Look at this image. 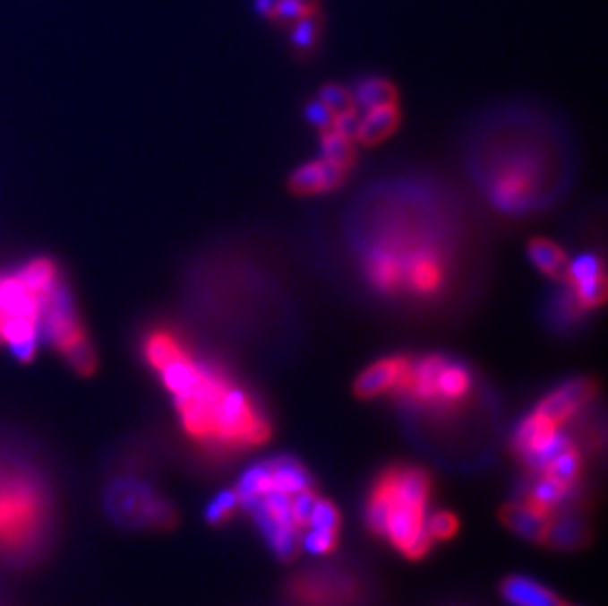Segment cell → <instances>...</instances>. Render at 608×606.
Here are the masks:
<instances>
[{"mask_svg":"<svg viewBox=\"0 0 608 606\" xmlns=\"http://www.w3.org/2000/svg\"><path fill=\"white\" fill-rule=\"evenodd\" d=\"M569 286L573 288V298L577 301V307H583V309L596 307V306H603L606 299L604 272H599V274H593L589 278L571 281Z\"/></svg>","mask_w":608,"mask_h":606,"instance_id":"22","label":"cell"},{"mask_svg":"<svg viewBox=\"0 0 608 606\" xmlns=\"http://www.w3.org/2000/svg\"><path fill=\"white\" fill-rule=\"evenodd\" d=\"M335 545H337V532H329V530L312 528L302 538V548L305 550V553H312V555H325L329 551H333Z\"/></svg>","mask_w":608,"mask_h":606,"instance_id":"30","label":"cell"},{"mask_svg":"<svg viewBox=\"0 0 608 606\" xmlns=\"http://www.w3.org/2000/svg\"><path fill=\"white\" fill-rule=\"evenodd\" d=\"M238 506V497H236V490H221L217 494V497L207 504L205 508V520L209 524H221L225 522L231 514L235 512V508Z\"/></svg>","mask_w":608,"mask_h":606,"instance_id":"28","label":"cell"},{"mask_svg":"<svg viewBox=\"0 0 608 606\" xmlns=\"http://www.w3.org/2000/svg\"><path fill=\"white\" fill-rule=\"evenodd\" d=\"M407 368H410V359L392 357L378 360L368 367L355 382V392L361 398H374L378 394L396 390L404 380Z\"/></svg>","mask_w":608,"mask_h":606,"instance_id":"4","label":"cell"},{"mask_svg":"<svg viewBox=\"0 0 608 606\" xmlns=\"http://www.w3.org/2000/svg\"><path fill=\"white\" fill-rule=\"evenodd\" d=\"M390 508H392V497L381 487V484H376V489L366 506L368 528L378 535H384L386 522H388V516H390Z\"/></svg>","mask_w":608,"mask_h":606,"instance_id":"24","label":"cell"},{"mask_svg":"<svg viewBox=\"0 0 608 606\" xmlns=\"http://www.w3.org/2000/svg\"><path fill=\"white\" fill-rule=\"evenodd\" d=\"M381 487L390 494L392 500L407 504V506L425 510L430 502L432 480L420 469H396L384 474L382 480L378 482Z\"/></svg>","mask_w":608,"mask_h":606,"instance_id":"3","label":"cell"},{"mask_svg":"<svg viewBox=\"0 0 608 606\" xmlns=\"http://www.w3.org/2000/svg\"><path fill=\"white\" fill-rule=\"evenodd\" d=\"M280 3H282V0H256V8H258V13H261L264 18L274 20Z\"/></svg>","mask_w":608,"mask_h":606,"instance_id":"35","label":"cell"},{"mask_svg":"<svg viewBox=\"0 0 608 606\" xmlns=\"http://www.w3.org/2000/svg\"><path fill=\"white\" fill-rule=\"evenodd\" d=\"M579 472H581V459H579V453L575 451V447L561 453L560 457H557L545 471V474H550V477H553L557 482L565 484V487H575V480L577 477H579Z\"/></svg>","mask_w":608,"mask_h":606,"instance_id":"25","label":"cell"},{"mask_svg":"<svg viewBox=\"0 0 608 606\" xmlns=\"http://www.w3.org/2000/svg\"><path fill=\"white\" fill-rule=\"evenodd\" d=\"M315 492L312 489L297 492L292 497V514H294V520L297 524V528L305 526L309 522V516H312V510L315 506Z\"/></svg>","mask_w":608,"mask_h":606,"instance_id":"32","label":"cell"},{"mask_svg":"<svg viewBox=\"0 0 608 606\" xmlns=\"http://www.w3.org/2000/svg\"><path fill=\"white\" fill-rule=\"evenodd\" d=\"M36 516V494L28 492L24 484L0 489V540L20 541Z\"/></svg>","mask_w":608,"mask_h":606,"instance_id":"1","label":"cell"},{"mask_svg":"<svg viewBox=\"0 0 608 606\" xmlns=\"http://www.w3.org/2000/svg\"><path fill=\"white\" fill-rule=\"evenodd\" d=\"M458 522L451 512H435L430 516V520L425 522V530L432 535V540H450L457 533Z\"/></svg>","mask_w":608,"mask_h":606,"instance_id":"31","label":"cell"},{"mask_svg":"<svg viewBox=\"0 0 608 606\" xmlns=\"http://www.w3.org/2000/svg\"><path fill=\"white\" fill-rule=\"evenodd\" d=\"M272 489V461L256 463L248 467L236 487L238 506L246 512H253L256 504L262 500L264 494Z\"/></svg>","mask_w":608,"mask_h":606,"instance_id":"9","label":"cell"},{"mask_svg":"<svg viewBox=\"0 0 608 606\" xmlns=\"http://www.w3.org/2000/svg\"><path fill=\"white\" fill-rule=\"evenodd\" d=\"M557 428L560 426L544 420L542 416H537V413H532V416H527L520 426L516 428L514 437H512V447L518 454H524L550 439Z\"/></svg>","mask_w":608,"mask_h":606,"instance_id":"15","label":"cell"},{"mask_svg":"<svg viewBox=\"0 0 608 606\" xmlns=\"http://www.w3.org/2000/svg\"><path fill=\"white\" fill-rule=\"evenodd\" d=\"M272 489L286 494H294L312 489V477L295 459H274L272 461Z\"/></svg>","mask_w":608,"mask_h":606,"instance_id":"14","label":"cell"},{"mask_svg":"<svg viewBox=\"0 0 608 606\" xmlns=\"http://www.w3.org/2000/svg\"><path fill=\"white\" fill-rule=\"evenodd\" d=\"M530 258L534 264L540 268L544 274H547L553 280L565 281L567 270H569V258L565 252L555 245V242L547 238H534L530 242Z\"/></svg>","mask_w":608,"mask_h":606,"instance_id":"12","label":"cell"},{"mask_svg":"<svg viewBox=\"0 0 608 606\" xmlns=\"http://www.w3.org/2000/svg\"><path fill=\"white\" fill-rule=\"evenodd\" d=\"M441 278V268L432 258H417L410 268L412 286L420 291H432Z\"/></svg>","mask_w":608,"mask_h":606,"instance_id":"27","label":"cell"},{"mask_svg":"<svg viewBox=\"0 0 608 606\" xmlns=\"http://www.w3.org/2000/svg\"><path fill=\"white\" fill-rule=\"evenodd\" d=\"M542 540L553 545L557 550H573L587 540V526L577 518H561L555 522H547V528Z\"/></svg>","mask_w":608,"mask_h":606,"instance_id":"17","label":"cell"},{"mask_svg":"<svg viewBox=\"0 0 608 606\" xmlns=\"http://www.w3.org/2000/svg\"><path fill=\"white\" fill-rule=\"evenodd\" d=\"M571 447H573V441L569 439V436L557 428L550 439L544 441L542 446H537L535 449L520 454V457H522L527 471L534 472V474H542V472L547 471V467H550V464L557 457H560L561 453H565L567 449H571Z\"/></svg>","mask_w":608,"mask_h":606,"instance_id":"13","label":"cell"},{"mask_svg":"<svg viewBox=\"0 0 608 606\" xmlns=\"http://www.w3.org/2000/svg\"><path fill=\"white\" fill-rule=\"evenodd\" d=\"M321 34V16L319 10L305 14L304 18L292 24V44L297 52H309Z\"/></svg>","mask_w":608,"mask_h":606,"instance_id":"23","label":"cell"},{"mask_svg":"<svg viewBox=\"0 0 608 606\" xmlns=\"http://www.w3.org/2000/svg\"><path fill=\"white\" fill-rule=\"evenodd\" d=\"M309 13H313V10L304 6V4H297V3H294V0H282L280 6H278V13H276L274 20H278L280 24L292 26L294 22H297V20L304 18Z\"/></svg>","mask_w":608,"mask_h":606,"instance_id":"34","label":"cell"},{"mask_svg":"<svg viewBox=\"0 0 608 606\" xmlns=\"http://www.w3.org/2000/svg\"><path fill=\"white\" fill-rule=\"evenodd\" d=\"M305 115H307L309 123H312V125L319 130V133H325V130H331L335 115H333L331 110H329L319 99L312 100V103L307 105Z\"/></svg>","mask_w":608,"mask_h":606,"instance_id":"33","label":"cell"},{"mask_svg":"<svg viewBox=\"0 0 608 606\" xmlns=\"http://www.w3.org/2000/svg\"><path fill=\"white\" fill-rule=\"evenodd\" d=\"M317 99L321 100V103L331 110V113L337 115H345V113H351V110H356V100L355 95L348 93V91L341 85L337 83H327L325 87H321L319 91Z\"/></svg>","mask_w":608,"mask_h":606,"instance_id":"26","label":"cell"},{"mask_svg":"<svg viewBox=\"0 0 608 606\" xmlns=\"http://www.w3.org/2000/svg\"><path fill=\"white\" fill-rule=\"evenodd\" d=\"M398 125H400V110H398V105L371 108L358 120L355 140L364 146H376L384 143L388 136H392Z\"/></svg>","mask_w":608,"mask_h":606,"instance_id":"8","label":"cell"},{"mask_svg":"<svg viewBox=\"0 0 608 606\" xmlns=\"http://www.w3.org/2000/svg\"><path fill=\"white\" fill-rule=\"evenodd\" d=\"M16 276L44 301L49 296V291L56 288L57 281L64 278L62 272H59V266L47 256H38L26 262V264L16 272Z\"/></svg>","mask_w":608,"mask_h":606,"instance_id":"11","label":"cell"},{"mask_svg":"<svg viewBox=\"0 0 608 606\" xmlns=\"http://www.w3.org/2000/svg\"><path fill=\"white\" fill-rule=\"evenodd\" d=\"M595 394V382L591 378H577L561 384L560 388L553 390L552 394L537 403L534 413L542 416L544 420L561 426L565 420H569L573 413L583 408L587 402L593 398Z\"/></svg>","mask_w":608,"mask_h":606,"instance_id":"2","label":"cell"},{"mask_svg":"<svg viewBox=\"0 0 608 606\" xmlns=\"http://www.w3.org/2000/svg\"><path fill=\"white\" fill-rule=\"evenodd\" d=\"M561 606H573V604H565V602H561Z\"/></svg>","mask_w":608,"mask_h":606,"instance_id":"37","label":"cell"},{"mask_svg":"<svg viewBox=\"0 0 608 606\" xmlns=\"http://www.w3.org/2000/svg\"><path fill=\"white\" fill-rule=\"evenodd\" d=\"M338 522H341V516H338V510L335 508V504L323 498H317L315 506L312 510V516H309V522H307L309 526L317 528V530L337 532Z\"/></svg>","mask_w":608,"mask_h":606,"instance_id":"29","label":"cell"},{"mask_svg":"<svg viewBox=\"0 0 608 606\" xmlns=\"http://www.w3.org/2000/svg\"><path fill=\"white\" fill-rule=\"evenodd\" d=\"M356 107H364L366 110L378 107H392L398 103V91L386 79H366L356 87L355 93Z\"/></svg>","mask_w":608,"mask_h":606,"instance_id":"18","label":"cell"},{"mask_svg":"<svg viewBox=\"0 0 608 606\" xmlns=\"http://www.w3.org/2000/svg\"><path fill=\"white\" fill-rule=\"evenodd\" d=\"M502 522L514 533L522 535L527 540H542L547 528V514L540 508L532 506L530 502L526 504H510L502 510Z\"/></svg>","mask_w":608,"mask_h":606,"instance_id":"10","label":"cell"},{"mask_svg":"<svg viewBox=\"0 0 608 606\" xmlns=\"http://www.w3.org/2000/svg\"><path fill=\"white\" fill-rule=\"evenodd\" d=\"M321 148L323 160L331 161V164L343 168L345 171L355 166L356 150L353 144V138L337 133V130H325V133H321Z\"/></svg>","mask_w":608,"mask_h":606,"instance_id":"20","label":"cell"},{"mask_svg":"<svg viewBox=\"0 0 608 606\" xmlns=\"http://www.w3.org/2000/svg\"><path fill=\"white\" fill-rule=\"evenodd\" d=\"M294 3L304 4V6L312 8V10H319V0H294Z\"/></svg>","mask_w":608,"mask_h":606,"instance_id":"36","label":"cell"},{"mask_svg":"<svg viewBox=\"0 0 608 606\" xmlns=\"http://www.w3.org/2000/svg\"><path fill=\"white\" fill-rule=\"evenodd\" d=\"M69 367L73 368L79 377H93L98 368V357L91 337H83L72 347H67L64 352H59Z\"/></svg>","mask_w":608,"mask_h":606,"instance_id":"21","label":"cell"},{"mask_svg":"<svg viewBox=\"0 0 608 606\" xmlns=\"http://www.w3.org/2000/svg\"><path fill=\"white\" fill-rule=\"evenodd\" d=\"M573 490H575L573 487H565V484L557 482L553 477H550V474L542 472L540 479L532 484L530 500L527 502H530L532 506L540 508L542 512L550 514L555 508H561V504L567 502Z\"/></svg>","mask_w":608,"mask_h":606,"instance_id":"16","label":"cell"},{"mask_svg":"<svg viewBox=\"0 0 608 606\" xmlns=\"http://www.w3.org/2000/svg\"><path fill=\"white\" fill-rule=\"evenodd\" d=\"M348 171L327 160H315L297 168L290 177V189L297 195H315L333 191L345 181Z\"/></svg>","mask_w":608,"mask_h":606,"instance_id":"5","label":"cell"},{"mask_svg":"<svg viewBox=\"0 0 608 606\" xmlns=\"http://www.w3.org/2000/svg\"><path fill=\"white\" fill-rule=\"evenodd\" d=\"M502 597L512 606H561V599L557 597L542 583H537L524 575H512L501 587Z\"/></svg>","mask_w":608,"mask_h":606,"instance_id":"7","label":"cell"},{"mask_svg":"<svg viewBox=\"0 0 608 606\" xmlns=\"http://www.w3.org/2000/svg\"><path fill=\"white\" fill-rule=\"evenodd\" d=\"M254 518L258 530L264 535L266 543L270 545V550L280 559H292L297 550V528L286 526V524L278 522L270 512H268L264 500L256 504L253 512H248Z\"/></svg>","mask_w":608,"mask_h":606,"instance_id":"6","label":"cell"},{"mask_svg":"<svg viewBox=\"0 0 608 606\" xmlns=\"http://www.w3.org/2000/svg\"><path fill=\"white\" fill-rule=\"evenodd\" d=\"M468 388H471V377H468L467 368L445 360L440 375H437V400H461L467 396Z\"/></svg>","mask_w":608,"mask_h":606,"instance_id":"19","label":"cell"}]
</instances>
